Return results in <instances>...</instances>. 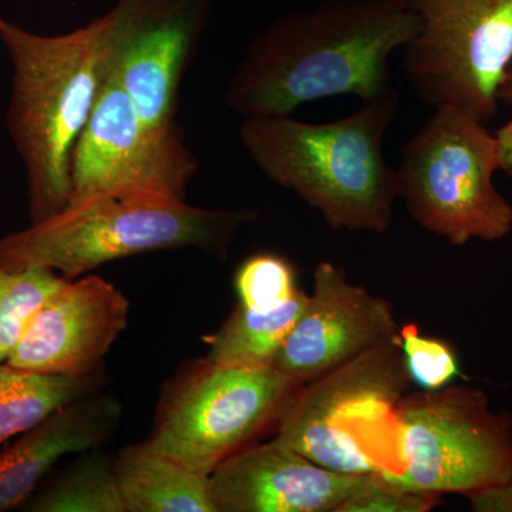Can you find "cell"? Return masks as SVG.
<instances>
[{"label": "cell", "mask_w": 512, "mask_h": 512, "mask_svg": "<svg viewBox=\"0 0 512 512\" xmlns=\"http://www.w3.org/2000/svg\"><path fill=\"white\" fill-rule=\"evenodd\" d=\"M114 468L126 512H217L210 476L158 453L146 441L123 448Z\"/></svg>", "instance_id": "obj_16"}, {"label": "cell", "mask_w": 512, "mask_h": 512, "mask_svg": "<svg viewBox=\"0 0 512 512\" xmlns=\"http://www.w3.org/2000/svg\"><path fill=\"white\" fill-rule=\"evenodd\" d=\"M66 279L52 269L8 271L0 268V363L22 339L30 319Z\"/></svg>", "instance_id": "obj_20"}, {"label": "cell", "mask_w": 512, "mask_h": 512, "mask_svg": "<svg viewBox=\"0 0 512 512\" xmlns=\"http://www.w3.org/2000/svg\"><path fill=\"white\" fill-rule=\"evenodd\" d=\"M399 340L410 380L424 390L443 389L460 375L456 350L443 340L421 335L413 323L400 328Z\"/></svg>", "instance_id": "obj_22"}, {"label": "cell", "mask_w": 512, "mask_h": 512, "mask_svg": "<svg viewBox=\"0 0 512 512\" xmlns=\"http://www.w3.org/2000/svg\"><path fill=\"white\" fill-rule=\"evenodd\" d=\"M128 309L124 293L100 276L66 279L37 309L6 363L39 375L99 373L127 328Z\"/></svg>", "instance_id": "obj_13"}, {"label": "cell", "mask_w": 512, "mask_h": 512, "mask_svg": "<svg viewBox=\"0 0 512 512\" xmlns=\"http://www.w3.org/2000/svg\"><path fill=\"white\" fill-rule=\"evenodd\" d=\"M211 8L212 0H117L93 19L106 79L119 84L151 126L178 127L181 83Z\"/></svg>", "instance_id": "obj_10"}, {"label": "cell", "mask_w": 512, "mask_h": 512, "mask_svg": "<svg viewBox=\"0 0 512 512\" xmlns=\"http://www.w3.org/2000/svg\"><path fill=\"white\" fill-rule=\"evenodd\" d=\"M417 32L403 47L407 82L434 109L488 123L512 60V0H409Z\"/></svg>", "instance_id": "obj_9"}, {"label": "cell", "mask_w": 512, "mask_h": 512, "mask_svg": "<svg viewBox=\"0 0 512 512\" xmlns=\"http://www.w3.org/2000/svg\"><path fill=\"white\" fill-rule=\"evenodd\" d=\"M258 212L192 207L153 191L99 192L72 201L45 221L0 238V268L52 269L64 279L128 256L192 248L227 258Z\"/></svg>", "instance_id": "obj_4"}, {"label": "cell", "mask_w": 512, "mask_h": 512, "mask_svg": "<svg viewBox=\"0 0 512 512\" xmlns=\"http://www.w3.org/2000/svg\"><path fill=\"white\" fill-rule=\"evenodd\" d=\"M392 429L399 461L382 474L406 490L468 497L512 478V416L477 387L404 394Z\"/></svg>", "instance_id": "obj_6"}, {"label": "cell", "mask_w": 512, "mask_h": 512, "mask_svg": "<svg viewBox=\"0 0 512 512\" xmlns=\"http://www.w3.org/2000/svg\"><path fill=\"white\" fill-rule=\"evenodd\" d=\"M498 170L512 178V120L495 133Z\"/></svg>", "instance_id": "obj_25"}, {"label": "cell", "mask_w": 512, "mask_h": 512, "mask_svg": "<svg viewBox=\"0 0 512 512\" xmlns=\"http://www.w3.org/2000/svg\"><path fill=\"white\" fill-rule=\"evenodd\" d=\"M416 32L409 0H320L286 13L249 43L225 106L252 119L328 97L377 99L396 90L390 56Z\"/></svg>", "instance_id": "obj_1"}, {"label": "cell", "mask_w": 512, "mask_h": 512, "mask_svg": "<svg viewBox=\"0 0 512 512\" xmlns=\"http://www.w3.org/2000/svg\"><path fill=\"white\" fill-rule=\"evenodd\" d=\"M394 170L413 220L454 247L510 234L512 205L493 181L495 137L466 111L434 109L402 147Z\"/></svg>", "instance_id": "obj_5"}, {"label": "cell", "mask_w": 512, "mask_h": 512, "mask_svg": "<svg viewBox=\"0 0 512 512\" xmlns=\"http://www.w3.org/2000/svg\"><path fill=\"white\" fill-rule=\"evenodd\" d=\"M200 161L180 127L157 128L106 79L72 157L70 202L99 192L153 191L184 200Z\"/></svg>", "instance_id": "obj_11"}, {"label": "cell", "mask_w": 512, "mask_h": 512, "mask_svg": "<svg viewBox=\"0 0 512 512\" xmlns=\"http://www.w3.org/2000/svg\"><path fill=\"white\" fill-rule=\"evenodd\" d=\"M360 478L320 466L275 437L218 464L210 495L217 512H338Z\"/></svg>", "instance_id": "obj_14"}, {"label": "cell", "mask_w": 512, "mask_h": 512, "mask_svg": "<svg viewBox=\"0 0 512 512\" xmlns=\"http://www.w3.org/2000/svg\"><path fill=\"white\" fill-rule=\"evenodd\" d=\"M410 383L399 336L384 340L299 387L275 437L336 473H380L376 443L392 427L394 407Z\"/></svg>", "instance_id": "obj_7"}, {"label": "cell", "mask_w": 512, "mask_h": 512, "mask_svg": "<svg viewBox=\"0 0 512 512\" xmlns=\"http://www.w3.org/2000/svg\"><path fill=\"white\" fill-rule=\"evenodd\" d=\"M440 503L439 495L406 490L373 471L363 474L338 512H429Z\"/></svg>", "instance_id": "obj_23"}, {"label": "cell", "mask_w": 512, "mask_h": 512, "mask_svg": "<svg viewBox=\"0 0 512 512\" xmlns=\"http://www.w3.org/2000/svg\"><path fill=\"white\" fill-rule=\"evenodd\" d=\"M276 372L205 359L168 386L148 446L210 476L279 417L299 389Z\"/></svg>", "instance_id": "obj_8"}, {"label": "cell", "mask_w": 512, "mask_h": 512, "mask_svg": "<svg viewBox=\"0 0 512 512\" xmlns=\"http://www.w3.org/2000/svg\"><path fill=\"white\" fill-rule=\"evenodd\" d=\"M239 305L252 311H272L299 292L296 271L285 256L259 252L249 256L235 274Z\"/></svg>", "instance_id": "obj_21"}, {"label": "cell", "mask_w": 512, "mask_h": 512, "mask_svg": "<svg viewBox=\"0 0 512 512\" xmlns=\"http://www.w3.org/2000/svg\"><path fill=\"white\" fill-rule=\"evenodd\" d=\"M498 100L512 104V60L498 92Z\"/></svg>", "instance_id": "obj_26"}, {"label": "cell", "mask_w": 512, "mask_h": 512, "mask_svg": "<svg viewBox=\"0 0 512 512\" xmlns=\"http://www.w3.org/2000/svg\"><path fill=\"white\" fill-rule=\"evenodd\" d=\"M399 103L396 89L329 123L252 117L242 120L239 140L269 180L295 192L332 231L386 234L399 194L383 141Z\"/></svg>", "instance_id": "obj_2"}, {"label": "cell", "mask_w": 512, "mask_h": 512, "mask_svg": "<svg viewBox=\"0 0 512 512\" xmlns=\"http://www.w3.org/2000/svg\"><path fill=\"white\" fill-rule=\"evenodd\" d=\"M308 299V293L299 289L291 301L272 311H252L238 305L224 325L205 338L210 346L208 359L224 365L274 367Z\"/></svg>", "instance_id": "obj_18"}, {"label": "cell", "mask_w": 512, "mask_h": 512, "mask_svg": "<svg viewBox=\"0 0 512 512\" xmlns=\"http://www.w3.org/2000/svg\"><path fill=\"white\" fill-rule=\"evenodd\" d=\"M399 330L386 299L352 284L345 269L333 262H319L313 292L274 369L303 386L384 340L397 338Z\"/></svg>", "instance_id": "obj_12"}, {"label": "cell", "mask_w": 512, "mask_h": 512, "mask_svg": "<svg viewBox=\"0 0 512 512\" xmlns=\"http://www.w3.org/2000/svg\"><path fill=\"white\" fill-rule=\"evenodd\" d=\"M20 510L30 512H126L114 460L99 448L43 485Z\"/></svg>", "instance_id": "obj_19"}, {"label": "cell", "mask_w": 512, "mask_h": 512, "mask_svg": "<svg viewBox=\"0 0 512 512\" xmlns=\"http://www.w3.org/2000/svg\"><path fill=\"white\" fill-rule=\"evenodd\" d=\"M0 43L12 63L6 124L28 175L30 224L67 207L72 157L106 82L94 22L37 35L0 16Z\"/></svg>", "instance_id": "obj_3"}, {"label": "cell", "mask_w": 512, "mask_h": 512, "mask_svg": "<svg viewBox=\"0 0 512 512\" xmlns=\"http://www.w3.org/2000/svg\"><path fill=\"white\" fill-rule=\"evenodd\" d=\"M121 404L100 392L67 404L0 451V512L22 508L53 467L96 450L119 427Z\"/></svg>", "instance_id": "obj_15"}, {"label": "cell", "mask_w": 512, "mask_h": 512, "mask_svg": "<svg viewBox=\"0 0 512 512\" xmlns=\"http://www.w3.org/2000/svg\"><path fill=\"white\" fill-rule=\"evenodd\" d=\"M476 512H512V478L500 487L466 497Z\"/></svg>", "instance_id": "obj_24"}, {"label": "cell", "mask_w": 512, "mask_h": 512, "mask_svg": "<svg viewBox=\"0 0 512 512\" xmlns=\"http://www.w3.org/2000/svg\"><path fill=\"white\" fill-rule=\"evenodd\" d=\"M103 373L52 376L0 363V446L47 419L67 404L100 392Z\"/></svg>", "instance_id": "obj_17"}]
</instances>
